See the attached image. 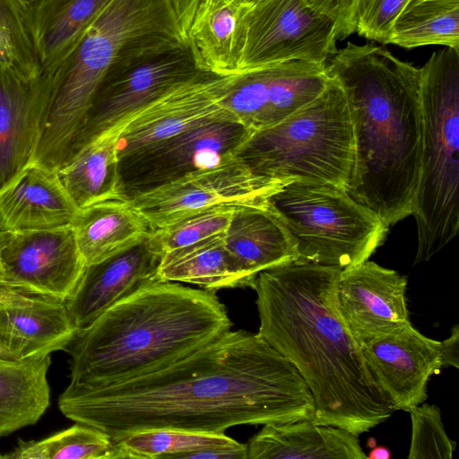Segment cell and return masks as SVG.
I'll return each mask as SVG.
<instances>
[{
    "label": "cell",
    "mask_w": 459,
    "mask_h": 459,
    "mask_svg": "<svg viewBox=\"0 0 459 459\" xmlns=\"http://www.w3.org/2000/svg\"><path fill=\"white\" fill-rule=\"evenodd\" d=\"M56 173L78 209L123 198L117 135L103 136L93 141Z\"/></svg>",
    "instance_id": "obj_29"
},
{
    "label": "cell",
    "mask_w": 459,
    "mask_h": 459,
    "mask_svg": "<svg viewBox=\"0 0 459 459\" xmlns=\"http://www.w3.org/2000/svg\"><path fill=\"white\" fill-rule=\"evenodd\" d=\"M214 291L151 281L120 300L66 348L70 383L95 387L148 374L231 329Z\"/></svg>",
    "instance_id": "obj_4"
},
{
    "label": "cell",
    "mask_w": 459,
    "mask_h": 459,
    "mask_svg": "<svg viewBox=\"0 0 459 459\" xmlns=\"http://www.w3.org/2000/svg\"><path fill=\"white\" fill-rule=\"evenodd\" d=\"M368 367L395 411H410L427 400V385L443 367L440 342L411 324L361 345Z\"/></svg>",
    "instance_id": "obj_17"
},
{
    "label": "cell",
    "mask_w": 459,
    "mask_h": 459,
    "mask_svg": "<svg viewBox=\"0 0 459 459\" xmlns=\"http://www.w3.org/2000/svg\"><path fill=\"white\" fill-rule=\"evenodd\" d=\"M407 279L366 260L342 270L336 286L341 318L360 346L410 322Z\"/></svg>",
    "instance_id": "obj_15"
},
{
    "label": "cell",
    "mask_w": 459,
    "mask_h": 459,
    "mask_svg": "<svg viewBox=\"0 0 459 459\" xmlns=\"http://www.w3.org/2000/svg\"><path fill=\"white\" fill-rule=\"evenodd\" d=\"M223 238L228 249L255 279L264 270L299 258L294 240L266 199L234 205Z\"/></svg>",
    "instance_id": "obj_22"
},
{
    "label": "cell",
    "mask_w": 459,
    "mask_h": 459,
    "mask_svg": "<svg viewBox=\"0 0 459 459\" xmlns=\"http://www.w3.org/2000/svg\"><path fill=\"white\" fill-rule=\"evenodd\" d=\"M223 238H212L164 253L157 278L195 284L214 292L227 288H253L255 279L228 249Z\"/></svg>",
    "instance_id": "obj_26"
},
{
    "label": "cell",
    "mask_w": 459,
    "mask_h": 459,
    "mask_svg": "<svg viewBox=\"0 0 459 459\" xmlns=\"http://www.w3.org/2000/svg\"><path fill=\"white\" fill-rule=\"evenodd\" d=\"M187 46L169 0H110L75 48L39 74L43 105L31 162L53 171L65 166L108 77Z\"/></svg>",
    "instance_id": "obj_5"
},
{
    "label": "cell",
    "mask_w": 459,
    "mask_h": 459,
    "mask_svg": "<svg viewBox=\"0 0 459 459\" xmlns=\"http://www.w3.org/2000/svg\"><path fill=\"white\" fill-rule=\"evenodd\" d=\"M84 268L72 225L21 232L0 230V272L29 292L65 301Z\"/></svg>",
    "instance_id": "obj_14"
},
{
    "label": "cell",
    "mask_w": 459,
    "mask_h": 459,
    "mask_svg": "<svg viewBox=\"0 0 459 459\" xmlns=\"http://www.w3.org/2000/svg\"><path fill=\"white\" fill-rule=\"evenodd\" d=\"M442 365L459 368V326L455 325L451 333L440 342Z\"/></svg>",
    "instance_id": "obj_39"
},
{
    "label": "cell",
    "mask_w": 459,
    "mask_h": 459,
    "mask_svg": "<svg viewBox=\"0 0 459 459\" xmlns=\"http://www.w3.org/2000/svg\"><path fill=\"white\" fill-rule=\"evenodd\" d=\"M76 333L65 300L24 290L0 299V343L13 359L65 351Z\"/></svg>",
    "instance_id": "obj_19"
},
{
    "label": "cell",
    "mask_w": 459,
    "mask_h": 459,
    "mask_svg": "<svg viewBox=\"0 0 459 459\" xmlns=\"http://www.w3.org/2000/svg\"><path fill=\"white\" fill-rule=\"evenodd\" d=\"M4 459H116L108 435L91 426L74 425L40 440H19Z\"/></svg>",
    "instance_id": "obj_32"
},
{
    "label": "cell",
    "mask_w": 459,
    "mask_h": 459,
    "mask_svg": "<svg viewBox=\"0 0 459 459\" xmlns=\"http://www.w3.org/2000/svg\"><path fill=\"white\" fill-rule=\"evenodd\" d=\"M409 0H368L357 31L361 37L387 44L394 20Z\"/></svg>",
    "instance_id": "obj_36"
},
{
    "label": "cell",
    "mask_w": 459,
    "mask_h": 459,
    "mask_svg": "<svg viewBox=\"0 0 459 459\" xmlns=\"http://www.w3.org/2000/svg\"><path fill=\"white\" fill-rule=\"evenodd\" d=\"M387 44L459 50V0H409L394 20Z\"/></svg>",
    "instance_id": "obj_30"
},
{
    "label": "cell",
    "mask_w": 459,
    "mask_h": 459,
    "mask_svg": "<svg viewBox=\"0 0 459 459\" xmlns=\"http://www.w3.org/2000/svg\"><path fill=\"white\" fill-rule=\"evenodd\" d=\"M421 149L411 215L415 264L429 260L459 228V50L435 51L420 68Z\"/></svg>",
    "instance_id": "obj_6"
},
{
    "label": "cell",
    "mask_w": 459,
    "mask_h": 459,
    "mask_svg": "<svg viewBox=\"0 0 459 459\" xmlns=\"http://www.w3.org/2000/svg\"><path fill=\"white\" fill-rule=\"evenodd\" d=\"M411 441L409 459H451L455 443L447 436L437 406L425 403L410 411Z\"/></svg>",
    "instance_id": "obj_35"
},
{
    "label": "cell",
    "mask_w": 459,
    "mask_h": 459,
    "mask_svg": "<svg viewBox=\"0 0 459 459\" xmlns=\"http://www.w3.org/2000/svg\"><path fill=\"white\" fill-rule=\"evenodd\" d=\"M391 457L390 450L385 446H374L369 452L367 458L369 459H389Z\"/></svg>",
    "instance_id": "obj_41"
},
{
    "label": "cell",
    "mask_w": 459,
    "mask_h": 459,
    "mask_svg": "<svg viewBox=\"0 0 459 459\" xmlns=\"http://www.w3.org/2000/svg\"><path fill=\"white\" fill-rule=\"evenodd\" d=\"M204 73L207 72L198 67L187 46L144 60L108 77L96 95L74 157L93 141L117 135L148 105Z\"/></svg>",
    "instance_id": "obj_13"
},
{
    "label": "cell",
    "mask_w": 459,
    "mask_h": 459,
    "mask_svg": "<svg viewBox=\"0 0 459 459\" xmlns=\"http://www.w3.org/2000/svg\"><path fill=\"white\" fill-rule=\"evenodd\" d=\"M58 407L113 441L154 429L224 433L238 425L312 420L315 413L297 368L258 333L231 329L148 374L95 387L69 384Z\"/></svg>",
    "instance_id": "obj_1"
},
{
    "label": "cell",
    "mask_w": 459,
    "mask_h": 459,
    "mask_svg": "<svg viewBox=\"0 0 459 459\" xmlns=\"http://www.w3.org/2000/svg\"><path fill=\"white\" fill-rule=\"evenodd\" d=\"M0 357L13 359L9 351L0 343Z\"/></svg>",
    "instance_id": "obj_42"
},
{
    "label": "cell",
    "mask_w": 459,
    "mask_h": 459,
    "mask_svg": "<svg viewBox=\"0 0 459 459\" xmlns=\"http://www.w3.org/2000/svg\"><path fill=\"white\" fill-rule=\"evenodd\" d=\"M109 1L39 0L30 8L40 74L50 71L75 48Z\"/></svg>",
    "instance_id": "obj_27"
},
{
    "label": "cell",
    "mask_w": 459,
    "mask_h": 459,
    "mask_svg": "<svg viewBox=\"0 0 459 459\" xmlns=\"http://www.w3.org/2000/svg\"><path fill=\"white\" fill-rule=\"evenodd\" d=\"M325 65L291 60L231 74L220 105L253 131L270 127L324 91L331 79Z\"/></svg>",
    "instance_id": "obj_11"
},
{
    "label": "cell",
    "mask_w": 459,
    "mask_h": 459,
    "mask_svg": "<svg viewBox=\"0 0 459 459\" xmlns=\"http://www.w3.org/2000/svg\"><path fill=\"white\" fill-rule=\"evenodd\" d=\"M50 355L23 360L0 357V437L35 424L45 413L50 404Z\"/></svg>",
    "instance_id": "obj_28"
},
{
    "label": "cell",
    "mask_w": 459,
    "mask_h": 459,
    "mask_svg": "<svg viewBox=\"0 0 459 459\" xmlns=\"http://www.w3.org/2000/svg\"><path fill=\"white\" fill-rule=\"evenodd\" d=\"M248 2H250L251 4H256L258 1L260 0H247Z\"/></svg>",
    "instance_id": "obj_44"
},
{
    "label": "cell",
    "mask_w": 459,
    "mask_h": 459,
    "mask_svg": "<svg viewBox=\"0 0 459 459\" xmlns=\"http://www.w3.org/2000/svg\"><path fill=\"white\" fill-rule=\"evenodd\" d=\"M324 91L283 121L254 131L236 152L255 175L281 183H329L350 189L355 139L346 95L330 77Z\"/></svg>",
    "instance_id": "obj_7"
},
{
    "label": "cell",
    "mask_w": 459,
    "mask_h": 459,
    "mask_svg": "<svg viewBox=\"0 0 459 459\" xmlns=\"http://www.w3.org/2000/svg\"><path fill=\"white\" fill-rule=\"evenodd\" d=\"M307 2L333 22L336 40H343L357 31L359 20L368 0H307Z\"/></svg>",
    "instance_id": "obj_37"
},
{
    "label": "cell",
    "mask_w": 459,
    "mask_h": 459,
    "mask_svg": "<svg viewBox=\"0 0 459 459\" xmlns=\"http://www.w3.org/2000/svg\"><path fill=\"white\" fill-rule=\"evenodd\" d=\"M0 46L16 72L28 79L39 76L30 9L19 0H0Z\"/></svg>",
    "instance_id": "obj_33"
},
{
    "label": "cell",
    "mask_w": 459,
    "mask_h": 459,
    "mask_svg": "<svg viewBox=\"0 0 459 459\" xmlns=\"http://www.w3.org/2000/svg\"><path fill=\"white\" fill-rule=\"evenodd\" d=\"M266 202L294 240L297 263L352 267L368 260L389 230L374 211L329 183L286 182Z\"/></svg>",
    "instance_id": "obj_8"
},
{
    "label": "cell",
    "mask_w": 459,
    "mask_h": 459,
    "mask_svg": "<svg viewBox=\"0 0 459 459\" xmlns=\"http://www.w3.org/2000/svg\"><path fill=\"white\" fill-rule=\"evenodd\" d=\"M228 78L204 73L138 112L117 134L119 160L152 148L221 111L220 100Z\"/></svg>",
    "instance_id": "obj_16"
},
{
    "label": "cell",
    "mask_w": 459,
    "mask_h": 459,
    "mask_svg": "<svg viewBox=\"0 0 459 459\" xmlns=\"http://www.w3.org/2000/svg\"><path fill=\"white\" fill-rule=\"evenodd\" d=\"M162 255L148 241L86 265L72 295L65 300L76 331L90 326L112 306L157 278Z\"/></svg>",
    "instance_id": "obj_18"
},
{
    "label": "cell",
    "mask_w": 459,
    "mask_h": 459,
    "mask_svg": "<svg viewBox=\"0 0 459 459\" xmlns=\"http://www.w3.org/2000/svg\"><path fill=\"white\" fill-rule=\"evenodd\" d=\"M336 41L333 22L307 0H260L247 17L237 74L291 60L326 65Z\"/></svg>",
    "instance_id": "obj_10"
},
{
    "label": "cell",
    "mask_w": 459,
    "mask_h": 459,
    "mask_svg": "<svg viewBox=\"0 0 459 459\" xmlns=\"http://www.w3.org/2000/svg\"><path fill=\"white\" fill-rule=\"evenodd\" d=\"M213 0H169L179 26L186 38L191 27Z\"/></svg>",
    "instance_id": "obj_38"
},
{
    "label": "cell",
    "mask_w": 459,
    "mask_h": 459,
    "mask_svg": "<svg viewBox=\"0 0 459 459\" xmlns=\"http://www.w3.org/2000/svg\"><path fill=\"white\" fill-rule=\"evenodd\" d=\"M254 131L223 108L194 127L119 160L124 199L214 166L236 154Z\"/></svg>",
    "instance_id": "obj_9"
},
{
    "label": "cell",
    "mask_w": 459,
    "mask_h": 459,
    "mask_svg": "<svg viewBox=\"0 0 459 459\" xmlns=\"http://www.w3.org/2000/svg\"><path fill=\"white\" fill-rule=\"evenodd\" d=\"M282 184L255 175L234 155L128 200L155 230L212 207L265 200Z\"/></svg>",
    "instance_id": "obj_12"
},
{
    "label": "cell",
    "mask_w": 459,
    "mask_h": 459,
    "mask_svg": "<svg viewBox=\"0 0 459 459\" xmlns=\"http://www.w3.org/2000/svg\"><path fill=\"white\" fill-rule=\"evenodd\" d=\"M43 105L39 77L0 60V188L30 164Z\"/></svg>",
    "instance_id": "obj_21"
},
{
    "label": "cell",
    "mask_w": 459,
    "mask_h": 459,
    "mask_svg": "<svg viewBox=\"0 0 459 459\" xmlns=\"http://www.w3.org/2000/svg\"><path fill=\"white\" fill-rule=\"evenodd\" d=\"M325 66L346 95L353 125L355 172L348 193L390 227L411 215L420 180V68L385 48L352 42Z\"/></svg>",
    "instance_id": "obj_3"
},
{
    "label": "cell",
    "mask_w": 459,
    "mask_h": 459,
    "mask_svg": "<svg viewBox=\"0 0 459 459\" xmlns=\"http://www.w3.org/2000/svg\"><path fill=\"white\" fill-rule=\"evenodd\" d=\"M116 459H183L190 452L238 443L224 433L154 429L114 440Z\"/></svg>",
    "instance_id": "obj_31"
},
{
    "label": "cell",
    "mask_w": 459,
    "mask_h": 459,
    "mask_svg": "<svg viewBox=\"0 0 459 459\" xmlns=\"http://www.w3.org/2000/svg\"><path fill=\"white\" fill-rule=\"evenodd\" d=\"M342 269L291 263L258 273V334L299 371L314 400L312 421L359 436L395 409L337 307Z\"/></svg>",
    "instance_id": "obj_2"
},
{
    "label": "cell",
    "mask_w": 459,
    "mask_h": 459,
    "mask_svg": "<svg viewBox=\"0 0 459 459\" xmlns=\"http://www.w3.org/2000/svg\"><path fill=\"white\" fill-rule=\"evenodd\" d=\"M253 5L247 0H213L195 22L186 40L201 70L221 76L237 74Z\"/></svg>",
    "instance_id": "obj_25"
},
{
    "label": "cell",
    "mask_w": 459,
    "mask_h": 459,
    "mask_svg": "<svg viewBox=\"0 0 459 459\" xmlns=\"http://www.w3.org/2000/svg\"><path fill=\"white\" fill-rule=\"evenodd\" d=\"M79 209L56 171L30 163L0 188V230L32 231L71 226Z\"/></svg>",
    "instance_id": "obj_20"
},
{
    "label": "cell",
    "mask_w": 459,
    "mask_h": 459,
    "mask_svg": "<svg viewBox=\"0 0 459 459\" xmlns=\"http://www.w3.org/2000/svg\"><path fill=\"white\" fill-rule=\"evenodd\" d=\"M366 459L358 436L312 420L266 424L247 444V459Z\"/></svg>",
    "instance_id": "obj_23"
},
{
    "label": "cell",
    "mask_w": 459,
    "mask_h": 459,
    "mask_svg": "<svg viewBox=\"0 0 459 459\" xmlns=\"http://www.w3.org/2000/svg\"><path fill=\"white\" fill-rule=\"evenodd\" d=\"M234 205H221L183 217L152 230L148 241L161 255L202 240L225 236Z\"/></svg>",
    "instance_id": "obj_34"
},
{
    "label": "cell",
    "mask_w": 459,
    "mask_h": 459,
    "mask_svg": "<svg viewBox=\"0 0 459 459\" xmlns=\"http://www.w3.org/2000/svg\"><path fill=\"white\" fill-rule=\"evenodd\" d=\"M72 226L85 266L141 243L152 230L145 217L124 198L79 209Z\"/></svg>",
    "instance_id": "obj_24"
},
{
    "label": "cell",
    "mask_w": 459,
    "mask_h": 459,
    "mask_svg": "<svg viewBox=\"0 0 459 459\" xmlns=\"http://www.w3.org/2000/svg\"><path fill=\"white\" fill-rule=\"evenodd\" d=\"M14 290H25L24 289L13 284L0 272V299L8 293ZM29 292V291H27Z\"/></svg>",
    "instance_id": "obj_40"
},
{
    "label": "cell",
    "mask_w": 459,
    "mask_h": 459,
    "mask_svg": "<svg viewBox=\"0 0 459 459\" xmlns=\"http://www.w3.org/2000/svg\"><path fill=\"white\" fill-rule=\"evenodd\" d=\"M20 2H22L24 5H26L27 7L30 8L31 6H33L39 0H19Z\"/></svg>",
    "instance_id": "obj_43"
}]
</instances>
